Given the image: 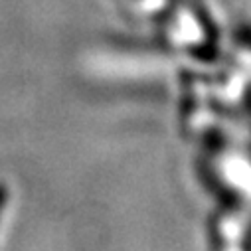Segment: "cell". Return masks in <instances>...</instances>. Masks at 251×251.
I'll return each mask as SVG.
<instances>
[{"instance_id":"1","label":"cell","mask_w":251,"mask_h":251,"mask_svg":"<svg viewBox=\"0 0 251 251\" xmlns=\"http://www.w3.org/2000/svg\"><path fill=\"white\" fill-rule=\"evenodd\" d=\"M4 204H6V188H4L2 184H0V212H2Z\"/></svg>"}]
</instances>
